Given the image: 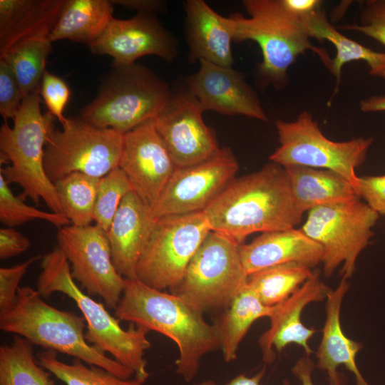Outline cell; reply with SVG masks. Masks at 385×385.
Masks as SVG:
<instances>
[{"label": "cell", "mask_w": 385, "mask_h": 385, "mask_svg": "<svg viewBox=\"0 0 385 385\" xmlns=\"http://www.w3.org/2000/svg\"><path fill=\"white\" fill-rule=\"evenodd\" d=\"M40 90L23 99L21 107L9 126L6 121L0 128V174L9 185H20L24 200L29 197L38 204L43 200L51 212L62 214L54 184L43 165L46 138L54 128L53 115L41 111ZM63 215V214H62Z\"/></svg>", "instance_id": "cell-6"}, {"label": "cell", "mask_w": 385, "mask_h": 385, "mask_svg": "<svg viewBox=\"0 0 385 385\" xmlns=\"http://www.w3.org/2000/svg\"><path fill=\"white\" fill-rule=\"evenodd\" d=\"M238 169L229 148L200 163L177 168L150 209L153 217L204 211L234 180Z\"/></svg>", "instance_id": "cell-14"}, {"label": "cell", "mask_w": 385, "mask_h": 385, "mask_svg": "<svg viewBox=\"0 0 385 385\" xmlns=\"http://www.w3.org/2000/svg\"><path fill=\"white\" fill-rule=\"evenodd\" d=\"M302 22L310 38L328 41L335 47L336 56L328 69L336 77L337 85L343 66L354 61L366 62L371 76L385 79V53L374 51L340 33L328 21L322 8Z\"/></svg>", "instance_id": "cell-26"}, {"label": "cell", "mask_w": 385, "mask_h": 385, "mask_svg": "<svg viewBox=\"0 0 385 385\" xmlns=\"http://www.w3.org/2000/svg\"><path fill=\"white\" fill-rule=\"evenodd\" d=\"M349 287L348 279L342 278L335 289H330L326 299V318L316 351V366L326 372L329 385H346L337 371L341 365L354 374L356 385H369L356 362L363 344L346 336L341 324L342 305Z\"/></svg>", "instance_id": "cell-20"}, {"label": "cell", "mask_w": 385, "mask_h": 385, "mask_svg": "<svg viewBox=\"0 0 385 385\" xmlns=\"http://www.w3.org/2000/svg\"><path fill=\"white\" fill-rule=\"evenodd\" d=\"M312 272L309 267L296 262L277 265L249 274L247 284L265 305L274 307L293 294Z\"/></svg>", "instance_id": "cell-29"}, {"label": "cell", "mask_w": 385, "mask_h": 385, "mask_svg": "<svg viewBox=\"0 0 385 385\" xmlns=\"http://www.w3.org/2000/svg\"><path fill=\"white\" fill-rule=\"evenodd\" d=\"M113 4L108 0H66L50 34L54 42L63 39L90 44L113 19Z\"/></svg>", "instance_id": "cell-27"}, {"label": "cell", "mask_w": 385, "mask_h": 385, "mask_svg": "<svg viewBox=\"0 0 385 385\" xmlns=\"http://www.w3.org/2000/svg\"><path fill=\"white\" fill-rule=\"evenodd\" d=\"M243 267L250 274L284 263L296 262L314 268L322 262V247L301 229L290 228L262 233L240 245Z\"/></svg>", "instance_id": "cell-22"}, {"label": "cell", "mask_w": 385, "mask_h": 385, "mask_svg": "<svg viewBox=\"0 0 385 385\" xmlns=\"http://www.w3.org/2000/svg\"><path fill=\"white\" fill-rule=\"evenodd\" d=\"M115 317L172 339L179 351L176 373L186 382L196 376L202 358L220 348L216 327L205 321L202 312L181 297L136 278L125 279Z\"/></svg>", "instance_id": "cell-2"}, {"label": "cell", "mask_w": 385, "mask_h": 385, "mask_svg": "<svg viewBox=\"0 0 385 385\" xmlns=\"http://www.w3.org/2000/svg\"><path fill=\"white\" fill-rule=\"evenodd\" d=\"M51 43L49 36L32 38L19 42L0 56L12 68L24 98L40 90Z\"/></svg>", "instance_id": "cell-32"}, {"label": "cell", "mask_w": 385, "mask_h": 385, "mask_svg": "<svg viewBox=\"0 0 385 385\" xmlns=\"http://www.w3.org/2000/svg\"><path fill=\"white\" fill-rule=\"evenodd\" d=\"M274 309L265 305L247 284L237 294L214 324L225 361L237 359L240 344L250 327L260 318H270Z\"/></svg>", "instance_id": "cell-28"}, {"label": "cell", "mask_w": 385, "mask_h": 385, "mask_svg": "<svg viewBox=\"0 0 385 385\" xmlns=\"http://www.w3.org/2000/svg\"><path fill=\"white\" fill-rule=\"evenodd\" d=\"M86 328L83 317L48 304L30 287H19L12 308L0 314V329L4 332L103 368L120 378L130 379L134 375L132 370L87 342Z\"/></svg>", "instance_id": "cell-5"}, {"label": "cell", "mask_w": 385, "mask_h": 385, "mask_svg": "<svg viewBox=\"0 0 385 385\" xmlns=\"http://www.w3.org/2000/svg\"><path fill=\"white\" fill-rule=\"evenodd\" d=\"M242 4L250 17L234 13L225 21L234 41H253L259 45L262 61L258 73L262 84L284 88L289 68L307 51L329 68L332 58L325 48L312 43L302 21L287 11L281 0H245Z\"/></svg>", "instance_id": "cell-4"}, {"label": "cell", "mask_w": 385, "mask_h": 385, "mask_svg": "<svg viewBox=\"0 0 385 385\" xmlns=\"http://www.w3.org/2000/svg\"><path fill=\"white\" fill-rule=\"evenodd\" d=\"M118 167L133 190L151 209L177 168L154 119L123 134Z\"/></svg>", "instance_id": "cell-16"}, {"label": "cell", "mask_w": 385, "mask_h": 385, "mask_svg": "<svg viewBox=\"0 0 385 385\" xmlns=\"http://www.w3.org/2000/svg\"><path fill=\"white\" fill-rule=\"evenodd\" d=\"M155 14L137 13L128 19L113 18L104 31L88 45L93 54L113 58L112 67L135 63L145 56L170 62L178 55V41Z\"/></svg>", "instance_id": "cell-17"}, {"label": "cell", "mask_w": 385, "mask_h": 385, "mask_svg": "<svg viewBox=\"0 0 385 385\" xmlns=\"http://www.w3.org/2000/svg\"><path fill=\"white\" fill-rule=\"evenodd\" d=\"M359 108L365 113L385 111V94L362 99L359 102Z\"/></svg>", "instance_id": "cell-46"}, {"label": "cell", "mask_w": 385, "mask_h": 385, "mask_svg": "<svg viewBox=\"0 0 385 385\" xmlns=\"http://www.w3.org/2000/svg\"><path fill=\"white\" fill-rule=\"evenodd\" d=\"M41 258V255H35L21 264L0 268V314L12 308L20 287V281L29 267Z\"/></svg>", "instance_id": "cell-39"}, {"label": "cell", "mask_w": 385, "mask_h": 385, "mask_svg": "<svg viewBox=\"0 0 385 385\" xmlns=\"http://www.w3.org/2000/svg\"><path fill=\"white\" fill-rule=\"evenodd\" d=\"M339 28L361 33L385 46V1H366L359 24L345 25Z\"/></svg>", "instance_id": "cell-38"}, {"label": "cell", "mask_w": 385, "mask_h": 385, "mask_svg": "<svg viewBox=\"0 0 385 385\" xmlns=\"http://www.w3.org/2000/svg\"><path fill=\"white\" fill-rule=\"evenodd\" d=\"M203 212L155 218L136 267V279L165 291L175 287L207 235Z\"/></svg>", "instance_id": "cell-10"}, {"label": "cell", "mask_w": 385, "mask_h": 385, "mask_svg": "<svg viewBox=\"0 0 385 385\" xmlns=\"http://www.w3.org/2000/svg\"><path fill=\"white\" fill-rule=\"evenodd\" d=\"M266 372V369L264 366L260 371L252 376H247L245 374H240L230 380L225 385H261L260 382L263 379ZM195 385H220L211 380L201 381ZM282 385H289V383L285 380Z\"/></svg>", "instance_id": "cell-45"}, {"label": "cell", "mask_w": 385, "mask_h": 385, "mask_svg": "<svg viewBox=\"0 0 385 385\" xmlns=\"http://www.w3.org/2000/svg\"><path fill=\"white\" fill-rule=\"evenodd\" d=\"M53 374L35 359L32 344L14 335L0 347V385H56Z\"/></svg>", "instance_id": "cell-30"}, {"label": "cell", "mask_w": 385, "mask_h": 385, "mask_svg": "<svg viewBox=\"0 0 385 385\" xmlns=\"http://www.w3.org/2000/svg\"><path fill=\"white\" fill-rule=\"evenodd\" d=\"M101 178L76 172L58 180L55 185L62 214L78 227L91 225Z\"/></svg>", "instance_id": "cell-31"}, {"label": "cell", "mask_w": 385, "mask_h": 385, "mask_svg": "<svg viewBox=\"0 0 385 385\" xmlns=\"http://www.w3.org/2000/svg\"><path fill=\"white\" fill-rule=\"evenodd\" d=\"M56 240L69 262L74 280L88 295L101 297L107 307L115 309L125 279L113 263L107 232L97 225H69L59 228Z\"/></svg>", "instance_id": "cell-13"}, {"label": "cell", "mask_w": 385, "mask_h": 385, "mask_svg": "<svg viewBox=\"0 0 385 385\" xmlns=\"http://www.w3.org/2000/svg\"><path fill=\"white\" fill-rule=\"evenodd\" d=\"M199 64L198 71L186 78V88L197 98L204 111L267 120L256 92L242 73L232 66H220L204 60H200Z\"/></svg>", "instance_id": "cell-18"}, {"label": "cell", "mask_w": 385, "mask_h": 385, "mask_svg": "<svg viewBox=\"0 0 385 385\" xmlns=\"http://www.w3.org/2000/svg\"><path fill=\"white\" fill-rule=\"evenodd\" d=\"M154 220L150 208L133 190L125 195L107 232L113 263L124 278H136L137 264Z\"/></svg>", "instance_id": "cell-21"}, {"label": "cell", "mask_w": 385, "mask_h": 385, "mask_svg": "<svg viewBox=\"0 0 385 385\" xmlns=\"http://www.w3.org/2000/svg\"><path fill=\"white\" fill-rule=\"evenodd\" d=\"M203 112L197 98L186 88L173 92L153 118L177 168L200 163L220 149L213 130L203 120Z\"/></svg>", "instance_id": "cell-15"}, {"label": "cell", "mask_w": 385, "mask_h": 385, "mask_svg": "<svg viewBox=\"0 0 385 385\" xmlns=\"http://www.w3.org/2000/svg\"><path fill=\"white\" fill-rule=\"evenodd\" d=\"M185 34L191 63L204 60L217 65L232 66V35L225 17L204 0H187Z\"/></svg>", "instance_id": "cell-23"}, {"label": "cell", "mask_w": 385, "mask_h": 385, "mask_svg": "<svg viewBox=\"0 0 385 385\" xmlns=\"http://www.w3.org/2000/svg\"><path fill=\"white\" fill-rule=\"evenodd\" d=\"M314 364L308 356L299 358L292 369L294 376L299 381L301 385H314L312 373Z\"/></svg>", "instance_id": "cell-44"}, {"label": "cell", "mask_w": 385, "mask_h": 385, "mask_svg": "<svg viewBox=\"0 0 385 385\" xmlns=\"http://www.w3.org/2000/svg\"><path fill=\"white\" fill-rule=\"evenodd\" d=\"M71 93L70 88L62 78L47 71L44 72L40 86V95L48 111L56 118L61 125L66 119L63 115V111Z\"/></svg>", "instance_id": "cell-36"}, {"label": "cell", "mask_w": 385, "mask_h": 385, "mask_svg": "<svg viewBox=\"0 0 385 385\" xmlns=\"http://www.w3.org/2000/svg\"><path fill=\"white\" fill-rule=\"evenodd\" d=\"M379 215L359 198L329 204L308 211L301 230L322 249L324 274L331 277L342 265V278L354 273L361 252L369 244Z\"/></svg>", "instance_id": "cell-9"}, {"label": "cell", "mask_w": 385, "mask_h": 385, "mask_svg": "<svg viewBox=\"0 0 385 385\" xmlns=\"http://www.w3.org/2000/svg\"><path fill=\"white\" fill-rule=\"evenodd\" d=\"M280 145L270 156L283 167L298 165L337 173L356 186L355 170L366 158L373 138H356L336 142L327 138L307 111L293 121L275 122Z\"/></svg>", "instance_id": "cell-12"}, {"label": "cell", "mask_w": 385, "mask_h": 385, "mask_svg": "<svg viewBox=\"0 0 385 385\" xmlns=\"http://www.w3.org/2000/svg\"><path fill=\"white\" fill-rule=\"evenodd\" d=\"M355 190L370 208L385 215V175L359 177Z\"/></svg>", "instance_id": "cell-40"}, {"label": "cell", "mask_w": 385, "mask_h": 385, "mask_svg": "<svg viewBox=\"0 0 385 385\" xmlns=\"http://www.w3.org/2000/svg\"><path fill=\"white\" fill-rule=\"evenodd\" d=\"M38 364L66 385H143V380L122 379L98 366L74 359L71 364L57 358L56 351L45 350L36 355Z\"/></svg>", "instance_id": "cell-33"}, {"label": "cell", "mask_w": 385, "mask_h": 385, "mask_svg": "<svg viewBox=\"0 0 385 385\" xmlns=\"http://www.w3.org/2000/svg\"><path fill=\"white\" fill-rule=\"evenodd\" d=\"M98 95L81 111L86 122L122 133L153 119L172 95L169 85L147 66L112 67Z\"/></svg>", "instance_id": "cell-7"}, {"label": "cell", "mask_w": 385, "mask_h": 385, "mask_svg": "<svg viewBox=\"0 0 385 385\" xmlns=\"http://www.w3.org/2000/svg\"><path fill=\"white\" fill-rule=\"evenodd\" d=\"M329 290L321 279L319 271L314 270L311 277L293 294L274 306L270 327L258 339L265 364L274 361V350L281 353L292 344L302 347L306 356L312 354L309 342L317 330L302 323V314L309 304L326 299Z\"/></svg>", "instance_id": "cell-19"}, {"label": "cell", "mask_w": 385, "mask_h": 385, "mask_svg": "<svg viewBox=\"0 0 385 385\" xmlns=\"http://www.w3.org/2000/svg\"><path fill=\"white\" fill-rule=\"evenodd\" d=\"M66 0H0V56L19 42L49 36Z\"/></svg>", "instance_id": "cell-24"}, {"label": "cell", "mask_w": 385, "mask_h": 385, "mask_svg": "<svg viewBox=\"0 0 385 385\" xmlns=\"http://www.w3.org/2000/svg\"><path fill=\"white\" fill-rule=\"evenodd\" d=\"M45 220L59 228L71 225L63 215L38 210L24 203L16 196L4 177L0 174V221L7 227L21 225L28 222Z\"/></svg>", "instance_id": "cell-34"}, {"label": "cell", "mask_w": 385, "mask_h": 385, "mask_svg": "<svg viewBox=\"0 0 385 385\" xmlns=\"http://www.w3.org/2000/svg\"><path fill=\"white\" fill-rule=\"evenodd\" d=\"M24 97L16 77L7 61L0 58V113L4 121L14 119Z\"/></svg>", "instance_id": "cell-37"}, {"label": "cell", "mask_w": 385, "mask_h": 385, "mask_svg": "<svg viewBox=\"0 0 385 385\" xmlns=\"http://www.w3.org/2000/svg\"><path fill=\"white\" fill-rule=\"evenodd\" d=\"M40 261L36 290L41 297L61 292L72 299L86 320L87 342L111 354L113 359L132 370L135 377L146 381L149 374L144 354L151 346L147 338L150 330L132 323L128 329H123L119 320L102 303L84 294L76 284L69 262L58 247L42 256Z\"/></svg>", "instance_id": "cell-3"}, {"label": "cell", "mask_w": 385, "mask_h": 385, "mask_svg": "<svg viewBox=\"0 0 385 385\" xmlns=\"http://www.w3.org/2000/svg\"><path fill=\"white\" fill-rule=\"evenodd\" d=\"M202 212L211 230L240 245L255 232L294 228L304 215L296 205L285 168L273 162L235 178Z\"/></svg>", "instance_id": "cell-1"}, {"label": "cell", "mask_w": 385, "mask_h": 385, "mask_svg": "<svg viewBox=\"0 0 385 385\" xmlns=\"http://www.w3.org/2000/svg\"><path fill=\"white\" fill-rule=\"evenodd\" d=\"M240 244L210 230L190 260L180 282L169 292L197 310L227 309L247 285Z\"/></svg>", "instance_id": "cell-8"}, {"label": "cell", "mask_w": 385, "mask_h": 385, "mask_svg": "<svg viewBox=\"0 0 385 385\" xmlns=\"http://www.w3.org/2000/svg\"><path fill=\"white\" fill-rule=\"evenodd\" d=\"M113 4H118L138 13L155 14L166 8V2L160 0H112Z\"/></svg>", "instance_id": "cell-43"}, {"label": "cell", "mask_w": 385, "mask_h": 385, "mask_svg": "<svg viewBox=\"0 0 385 385\" xmlns=\"http://www.w3.org/2000/svg\"><path fill=\"white\" fill-rule=\"evenodd\" d=\"M132 190L128 178L119 167L101 178L93 209L96 225L107 232L123 198Z\"/></svg>", "instance_id": "cell-35"}, {"label": "cell", "mask_w": 385, "mask_h": 385, "mask_svg": "<svg viewBox=\"0 0 385 385\" xmlns=\"http://www.w3.org/2000/svg\"><path fill=\"white\" fill-rule=\"evenodd\" d=\"M283 6L291 14L303 20L321 9L319 0H281Z\"/></svg>", "instance_id": "cell-42"}, {"label": "cell", "mask_w": 385, "mask_h": 385, "mask_svg": "<svg viewBox=\"0 0 385 385\" xmlns=\"http://www.w3.org/2000/svg\"><path fill=\"white\" fill-rule=\"evenodd\" d=\"M284 168L296 205L303 213L318 206L359 198L354 185L332 170L298 165Z\"/></svg>", "instance_id": "cell-25"}, {"label": "cell", "mask_w": 385, "mask_h": 385, "mask_svg": "<svg viewBox=\"0 0 385 385\" xmlns=\"http://www.w3.org/2000/svg\"><path fill=\"white\" fill-rule=\"evenodd\" d=\"M123 134L93 125L81 117L66 118L62 129L46 138L43 165L54 183L72 173L101 178L119 165Z\"/></svg>", "instance_id": "cell-11"}, {"label": "cell", "mask_w": 385, "mask_h": 385, "mask_svg": "<svg viewBox=\"0 0 385 385\" xmlns=\"http://www.w3.org/2000/svg\"><path fill=\"white\" fill-rule=\"evenodd\" d=\"M30 240L13 227L0 230V259L4 260L26 252L30 247Z\"/></svg>", "instance_id": "cell-41"}]
</instances>
